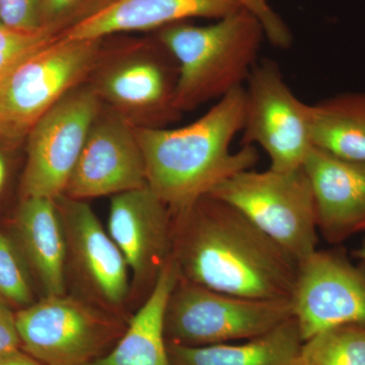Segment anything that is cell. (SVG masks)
I'll use <instances>...</instances> for the list:
<instances>
[{"instance_id":"cell-1","label":"cell","mask_w":365,"mask_h":365,"mask_svg":"<svg viewBox=\"0 0 365 365\" xmlns=\"http://www.w3.org/2000/svg\"><path fill=\"white\" fill-rule=\"evenodd\" d=\"M172 215L180 280L246 299H292L299 262L234 206L205 195Z\"/></svg>"},{"instance_id":"cell-2","label":"cell","mask_w":365,"mask_h":365,"mask_svg":"<svg viewBox=\"0 0 365 365\" xmlns=\"http://www.w3.org/2000/svg\"><path fill=\"white\" fill-rule=\"evenodd\" d=\"M245 86L235 88L193 123L180 128L134 126L145 162L148 187L170 212L189 207L225 179L259 160L253 145L232 153L244 127Z\"/></svg>"},{"instance_id":"cell-3","label":"cell","mask_w":365,"mask_h":365,"mask_svg":"<svg viewBox=\"0 0 365 365\" xmlns=\"http://www.w3.org/2000/svg\"><path fill=\"white\" fill-rule=\"evenodd\" d=\"M264 37L260 21L244 9L208 26L180 21L160 29L157 40L177 62V109H196L244 86Z\"/></svg>"},{"instance_id":"cell-4","label":"cell","mask_w":365,"mask_h":365,"mask_svg":"<svg viewBox=\"0 0 365 365\" xmlns=\"http://www.w3.org/2000/svg\"><path fill=\"white\" fill-rule=\"evenodd\" d=\"M21 348L43 365H91L123 335V317L76 294L44 297L19 309Z\"/></svg>"},{"instance_id":"cell-5","label":"cell","mask_w":365,"mask_h":365,"mask_svg":"<svg viewBox=\"0 0 365 365\" xmlns=\"http://www.w3.org/2000/svg\"><path fill=\"white\" fill-rule=\"evenodd\" d=\"M208 195L241 211L299 262L318 250L316 206L304 168L242 170L216 185Z\"/></svg>"},{"instance_id":"cell-6","label":"cell","mask_w":365,"mask_h":365,"mask_svg":"<svg viewBox=\"0 0 365 365\" xmlns=\"http://www.w3.org/2000/svg\"><path fill=\"white\" fill-rule=\"evenodd\" d=\"M104 40L60 35L0 79V137L18 138L97 66Z\"/></svg>"},{"instance_id":"cell-7","label":"cell","mask_w":365,"mask_h":365,"mask_svg":"<svg viewBox=\"0 0 365 365\" xmlns=\"http://www.w3.org/2000/svg\"><path fill=\"white\" fill-rule=\"evenodd\" d=\"M290 299H253L178 278L165 307L167 343L201 347L246 341L292 318Z\"/></svg>"},{"instance_id":"cell-8","label":"cell","mask_w":365,"mask_h":365,"mask_svg":"<svg viewBox=\"0 0 365 365\" xmlns=\"http://www.w3.org/2000/svg\"><path fill=\"white\" fill-rule=\"evenodd\" d=\"M88 79L103 105L133 126L163 128L181 115L177 62L158 40L110 54L104 49Z\"/></svg>"},{"instance_id":"cell-9","label":"cell","mask_w":365,"mask_h":365,"mask_svg":"<svg viewBox=\"0 0 365 365\" xmlns=\"http://www.w3.org/2000/svg\"><path fill=\"white\" fill-rule=\"evenodd\" d=\"M102 109V101L86 81L34 124L28 133V160L21 182L24 198L63 195Z\"/></svg>"},{"instance_id":"cell-10","label":"cell","mask_w":365,"mask_h":365,"mask_svg":"<svg viewBox=\"0 0 365 365\" xmlns=\"http://www.w3.org/2000/svg\"><path fill=\"white\" fill-rule=\"evenodd\" d=\"M242 145H260L270 169L289 172L302 168L313 148L309 104L290 90L275 61H258L247 79Z\"/></svg>"},{"instance_id":"cell-11","label":"cell","mask_w":365,"mask_h":365,"mask_svg":"<svg viewBox=\"0 0 365 365\" xmlns=\"http://www.w3.org/2000/svg\"><path fill=\"white\" fill-rule=\"evenodd\" d=\"M66 239L67 284L78 297L122 316L132 292L130 270L121 251L86 201L55 199Z\"/></svg>"},{"instance_id":"cell-12","label":"cell","mask_w":365,"mask_h":365,"mask_svg":"<svg viewBox=\"0 0 365 365\" xmlns=\"http://www.w3.org/2000/svg\"><path fill=\"white\" fill-rule=\"evenodd\" d=\"M302 340L343 325L365 327V263L344 250H316L299 261L290 299Z\"/></svg>"},{"instance_id":"cell-13","label":"cell","mask_w":365,"mask_h":365,"mask_svg":"<svg viewBox=\"0 0 365 365\" xmlns=\"http://www.w3.org/2000/svg\"><path fill=\"white\" fill-rule=\"evenodd\" d=\"M148 186L133 125L104 108L91 126L63 195L88 201Z\"/></svg>"},{"instance_id":"cell-14","label":"cell","mask_w":365,"mask_h":365,"mask_svg":"<svg viewBox=\"0 0 365 365\" xmlns=\"http://www.w3.org/2000/svg\"><path fill=\"white\" fill-rule=\"evenodd\" d=\"M107 230L128 265L134 289L150 294L172 260L173 215L150 188L111 197Z\"/></svg>"},{"instance_id":"cell-15","label":"cell","mask_w":365,"mask_h":365,"mask_svg":"<svg viewBox=\"0 0 365 365\" xmlns=\"http://www.w3.org/2000/svg\"><path fill=\"white\" fill-rule=\"evenodd\" d=\"M319 234L340 245L365 232V163L336 157L313 146L304 160Z\"/></svg>"},{"instance_id":"cell-16","label":"cell","mask_w":365,"mask_h":365,"mask_svg":"<svg viewBox=\"0 0 365 365\" xmlns=\"http://www.w3.org/2000/svg\"><path fill=\"white\" fill-rule=\"evenodd\" d=\"M241 9L237 0H104L61 36L104 40L113 34L160 30L190 18L220 20Z\"/></svg>"},{"instance_id":"cell-17","label":"cell","mask_w":365,"mask_h":365,"mask_svg":"<svg viewBox=\"0 0 365 365\" xmlns=\"http://www.w3.org/2000/svg\"><path fill=\"white\" fill-rule=\"evenodd\" d=\"M16 242L44 297L67 294L66 239L55 199L23 198L16 212Z\"/></svg>"},{"instance_id":"cell-18","label":"cell","mask_w":365,"mask_h":365,"mask_svg":"<svg viewBox=\"0 0 365 365\" xmlns=\"http://www.w3.org/2000/svg\"><path fill=\"white\" fill-rule=\"evenodd\" d=\"M178 281L174 263L163 268L150 294L116 345L91 365H172L165 337V307Z\"/></svg>"},{"instance_id":"cell-19","label":"cell","mask_w":365,"mask_h":365,"mask_svg":"<svg viewBox=\"0 0 365 365\" xmlns=\"http://www.w3.org/2000/svg\"><path fill=\"white\" fill-rule=\"evenodd\" d=\"M302 344L297 319L292 317L241 344L188 347L168 343V351L172 365H294Z\"/></svg>"},{"instance_id":"cell-20","label":"cell","mask_w":365,"mask_h":365,"mask_svg":"<svg viewBox=\"0 0 365 365\" xmlns=\"http://www.w3.org/2000/svg\"><path fill=\"white\" fill-rule=\"evenodd\" d=\"M313 145L365 163V91L340 93L309 106Z\"/></svg>"},{"instance_id":"cell-21","label":"cell","mask_w":365,"mask_h":365,"mask_svg":"<svg viewBox=\"0 0 365 365\" xmlns=\"http://www.w3.org/2000/svg\"><path fill=\"white\" fill-rule=\"evenodd\" d=\"M300 365H365V327L343 325L304 341Z\"/></svg>"},{"instance_id":"cell-22","label":"cell","mask_w":365,"mask_h":365,"mask_svg":"<svg viewBox=\"0 0 365 365\" xmlns=\"http://www.w3.org/2000/svg\"><path fill=\"white\" fill-rule=\"evenodd\" d=\"M0 302L21 309L33 304L30 274L14 240L0 230Z\"/></svg>"},{"instance_id":"cell-23","label":"cell","mask_w":365,"mask_h":365,"mask_svg":"<svg viewBox=\"0 0 365 365\" xmlns=\"http://www.w3.org/2000/svg\"><path fill=\"white\" fill-rule=\"evenodd\" d=\"M61 34L47 29L35 32H19L0 28V79L38 50L50 44Z\"/></svg>"},{"instance_id":"cell-24","label":"cell","mask_w":365,"mask_h":365,"mask_svg":"<svg viewBox=\"0 0 365 365\" xmlns=\"http://www.w3.org/2000/svg\"><path fill=\"white\" fill-rule=\"evenodd\" d=\"M95 0H41V26L62 34L96 9Z\"/></svg>"},{"instance_id":"cell-25","label":"cell","mask_w":365,"mask_h":365,"mask_svg":"<svg viewBox=\"0 0 365 365\" xmlns=\"http://www.w3.org/2000/svg\"><path fill=\"white\" fill-rule=\"evenodd\" d=\"M242 9H246L260 21L269 42L280 49H287L292 44V34L287 24L269 6L267 0H237Z\"/></svg>"},{"instance_id":"cell-26","label":"cell","mask_w":365,"mask_h":365,"mask_svg":"<svg viewBox=\"0 0 365 365\" xmlns=\"http://www.w3.org/2000/svg\"><path fill=\"white\" fill-rule=\"evenodd\" d=\"M41 0H0V21L4 28L19 32L43 29L40 20Z\"/></svg>"},{"instance_id":"cell-27","label":"cell","mask_w":365,"mask_h":365,"mask_svg":"<svg viewBox=\"0 0 365 365\" xmlns=\"http://www.w3.org/2000/svg\"><path fill=\"white\" fill-rule=\"evenodd\" d=\"M21 349V340L16 325V313L0 302V356Z\"/></svg>"},{"instance_id":"cell-28","label":"cell","mask_w":365,"mask_h":365,"mask_svg":"<svg viewBox=\"0 0 365 365\" xmlns=\"http://www.w3.org/2000/svg\"><path fill=\"white\" fill-rule=\"evenodd\" d=\"M0 365H43L39 361H37L32 356L21 351V350H16V351L7 353V354L1 355L0 356Z\"/></svg>"},{"instance_id":"cell-29","label":"cell","mask_w":365,"mask_h":365,"mask_svg":"<svg viewBox=\"0 0 365 365\" xmlns=\"http://www.w3.org/2000/svg\"><path fill=\"white\" fill-rule=\"evenodd\" d=\"M7 177V160L4 153L0 150V193L4 189Z\"/></svg>"},{"instance_id":"cell-30","label":"cell","mask_w":365,"mask_h":365,"mask_svg":"<svg viewBox=\"0 0 365 365\" xmlns=\"http://www.w3.org/2000/svg\"><path fill=\"white\" fill-rule=\"evenodd\" d=\"M353 256L355 258L359 259V260L364 262L365 263V242L360 247L359 249H357L356 251L353 252Z\"/></svg>"},{"instance_id":"cell-31","label":"cell","mask_w":365,"mask_h":365,"mask_svg":"<svg viewBox=\"0 0 365 365\" xmlns=\"http://www.w3.org/2000/svg\"><path fill=\"white\" fill-rule=\"evenodd\" d=\"M294 365H300V364H299V359H297V364H295Z\"/></svg>"},{"instance_id":"cell-32","label":"cell","mask_w":365,"mask_h":365,"mask_svg":"<svg viewBox=\"0 0 365 365\" xmlns=\"http://www.w3.org/2000/svg\"><path fill=\"white\" fill-rule=\"evenodd\" d=\"M0 28H4V26H2L1 21H0Z\"/></svg>"}]
</instances>
